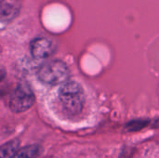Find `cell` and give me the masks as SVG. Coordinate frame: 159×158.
Segmentation results:
<instances>
[{
  "label": "cell",
  "mask_w": 159,
  "mask_h": 158,
  "mask_svg": "<svg viewBox=\"0 0 159 158\" xmlns=\"http://www.w3.org/2000/svg\"><path fill=\"white\" fill-rule=\"evenodd\" d=\"M20 3L19 0L1 1V20L3 23L13 20L20 13Z\"/></svg>",
  "instance_id": "obj_5"
},
{
  "label": "cell",
  "mask_w": 159,
  "mask_h": 158,
  "mask_svg": "<svg viewBox=\"0 0 159 158\" xmlns=\"http://www.w3.org/2000/svg\"><path fill=\"white\" fill-rule=\"evenodd\" d=\"M34 102V95L31 87L26 83H20L12 91L9 98V109L13 113H22L30 109Z\"/></svg>",
  "instance_id": "obj_3"
},
{
  "label": "cell",
  "mask_w": 159,
  "mask_h": 158,
  "mask_svg": "<svg viewBox=\"0 0 159 158\" xmlns=\"http://www.w3.org/2000/svg\"><path fill=\"white\" fill-rule=\"evenodd\" d=\"M59 100L63 111L71 116L79 115L85 104L83 88L75 81H66L59 89Z\"/></svg>",
  "instance_id": "obj_1"
},
{
  "label": "cell",
  "mask_w": 159,
  "mask_h": 158,
  "mask_svg": "<svg viewBox=\"0 0 159 158\" xmlns=\"http://www.w3.org/2000/svg\"><path fill=\"white\" fill-rule=\"evenodd\" d=\"M55 50V43L48 37H35L30 43V53L35 60H47L54 54Z\"/></svg>",
  "instance_id": "obj_4"
},
{
  "label": "cell",
  "mask_w": 159,
  "mask_h": 158,
  "mask_svg": "<svg viewBox=\"0 0 159 158\" xmlns=\"http://www.w3.org/2000/svg\"><path fill=\"white\" fill-rule=\"evenodd\" d=\"M41 148L38 145H27L18 152L14 158H38Z\"/></svg>",
  "instance_id": "obj_7"
},
{
  "label": "cell",
  "mask_w": 159,
  "mask_h": 158,
  "mask_svg": "<svg viewBox=\"0 0 159 158\" xmlns=\"http://www.w3.org/2000/svg\"><path fill=\"white\" fill-rule=\"evenodd\" d=\"M69 74L68 66L60 60L48 61L43 63L37 71L39 81L50 86L62 85L68 81Z\"/></svg>",
  "instance_id": "obj_2"
},
{
  "label": "cell",
  "mask_w": 159,
  "mask_h": 158,
  "mask_svg": "<svg viewBox=\"0 0 159 158\" xmlns=\"http://www.w3.org/2000/svg\"><path fill=\"white\" fill-rule=\"evenodd\" d=\"M20 142L13 140L3 144L0 149V158H14L19 152Z\"/></svg>",
  "instance_id": "obj_6"
},
{
  "label": "cell",
  "mask_w": 159,
  "mask_h": 158,
  "mask_svg": "<svg viewBox=\"0 0 159 158\" xmlns=\"http://www.w3.org/2000/svg\"><path fill=\"white\" fill-rule=\"evenodd\" d=\"M148 123L149 122L147 120H134L126 125V129L129 132L138 131L144 129L148 125Z\"/></svg>",
  "instance_id": "obj_8"
}]
</instances>
